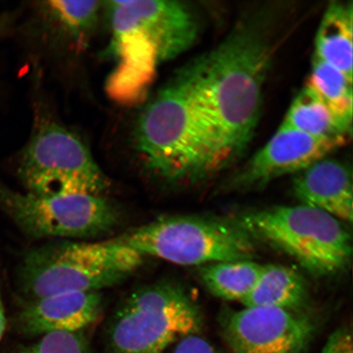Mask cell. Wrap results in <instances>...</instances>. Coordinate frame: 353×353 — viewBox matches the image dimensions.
Here are the masks:
<instances>
[{
    "label": "cell",
    "mask_w": 353,
    "mask_h": 353,
    "mask_svg": "<svg viewBox=\"0 0 353 353\" xmlns=\"http://www.w3.org/2000/svg\"><path fill=\"white\" fill-rule=\"evenodd\" d=\"M262 19L241 21L184 68L213 126L226 165L244 152L261 116L272 46Z\"/></svg>",
    "instance_id": "1"
},
{
    "label": "cell",
    "mask_w": 353,
    "mask_h": 353,
    "mask_svg": "<svg viewBox=\"0 0 353 353\" xmlns=\"http://www.w3.org/2000/svg\"><path fill=\"white\" fill-rule=\"evenodd\" d=\"M134 139L145 169L165 183L198 182L227 166L184 68L144 108Z\"/></svg>",
    "instance_id": "2"
},
{
    "label": "cell",
    "mask_w": 353,
    "mask_h": 353,
    "mask_svg": "<svg viewBox=\"0 0 353 353\" xmlns=\"http://www.w3.org/2000/svg\"><path fill=\"white\" fill-rule=\"evenodd\" d=\"M144 257L117 238L103 241L60 240L30 250L17 268L24 303L70 292L109 288L142 266Z\"/></svg>",
    "instance_id": "3"
},
{
    "label": "cell",
    "mask_w": 353,
    "mask_h": 353,
    "mask_svg": "<svg viewBox=\"0 0 353 353\" xmlns=\"http://www.w3.org/2000/svg\"><path fill=\"white\" fill-rule=\"evenodd\" d=\"M254 241L290 256L316 276L338 274L350 265L352 236L337 219L303 205H280L236 219Z\"/></svg>",
    "instance_id": "4"
},
{
    "label": "cell",
    "mask_w": 353,
    "mask_h": 353,
    "mask_svg": "<svg viewBox=\"0 0 353 353\" xmlns=\"http://www.w3.org/2000/svg\"><path fill=\"white\" fill-rule=\"evenodd\" d=\"M117 239L143 257L181 266L253 260L255 241L237 221L197 215L159 218Z\"/></svg>",
    "instance_id": "5"
},
{
    "label": "cell",
    "mask_w": 353,
    "mask_h": 353,
    "mask_svg": "<svg viewBox=\"0 0 353 353\" xmlns=\"http://www.w3.org/2000/svg\"><path fill=\"white\" fill-rule=\"evenodd\" d=\"M201 308L176 282L141 287L114 313L108 341L113 353H164L172 343L202 327Z\"/></svg>",
    "instance_id": "6"
},
{
    "label": "cell",
    "mask_w": 353,
    "mask_h": 353,
    "mask_svg": "<svg viewBox=\"0 0 353 353\" xmlns=\"http://www.w3.org/2000/svg\"><path fill=\"white\" fill-rule=\"evenodd\" d=\"M19 172L26 192L38 196H105L110 186L85 143L56 123H43L34 132Z\"/></svg>",
    "instance_id": "7"
},
{
    "label": "cell",
    "mask_w": 353,
    "mask_h": 353,
    "mask_svg": "<svg viewBox=\"0 0 353 353\" xmlns=\"http://www.w3.org/2000/svg\"><path fill=\"white\" fill-rule=\"evenodd\" d=\"M0 206L26 236L34 240H88L112 233L121 213L105 196H38L0 185Z\"/></svg>",
    "instance_id": "8"
},
{
    "label": "cell",
    "mask_w": 353,
    "mask_h": 353,
    "mask_svg": "<svg viewBox=\"0 0 353 353\" xmlns=\"http://www.w3.org/2000/svg\"><path fill=\"white\" fill-rule=\"evenodd\" d=\"M219 322L232 353H305L319 328L307 313L278 307H245Z\"/></svg>",
    "instance_id": "9"
},
{
    "label": "cell",
    "mask_w": 353,
    "mask_h": 353,
    "mask_svg": "<svg viewBox=\"0 0 353 353\" xmlns=\"http://www.w3.org/2000/svg\"><path fill=\"white\" fill-rule=\"evenodd\" d=\"M348 142L315 138L280 126L272 139L233 176L234 190L262 188L281 176L299 174Z\"/></svg>",
    "instance_id": "10"
},
{
    "label": "cell",
    "mask_w": 353,
    "mask_h": 353,
    "mask_svg": "<svg viewBox=\"0 0 353 353\" xmlns=\"http://www.w3.org/2000/svg\"><path fill=\"white\" fill-rule=\"evenodd\" d=\"M108 4L119 63L108 79L107 91L119 103L135 104L147 94L160 60L154 44L136 25L123 2Z\"/></svg>",
    "instance_id": "11"
},
{
    "label": "cell",
    "mask_w": 353,
    "mask_h": 353,
    "mask_svg": "<svg viewBox=\"0 0 353 353\" xmlns=\"http://www.w3.org/2000/svg\"><path fill=\"white\" fill-rule=\"evenodd\" d=\"M103 304L99 291L52 294L24 303L16 316V326L32 336L81 332L99 319Z\"/></svg>",
    "instance_id": "12"
},
{
    "label": "cell",
    "mask_w": 353,
    "mask_h": 353,
    "mask_svg": "<svg viewBox=\"0 0 353 353\" xmlns=\"http://www.w3.org/2000/svg\"><path fill=\"white\" fill-rule=\"evenodd\" d=\"M123 3L136 25L154 44L160 61L174 59L195 43L197 21L183 3L165 0H130Z\"/></svg>",
    "instance_id": "13"
},
{
    "label": "cell",
    "mask_w": 353,
    "mask_h": 353,
    "mask_svg": "<svg viewBox=\"0 0 353 353\" xmlns=\"http://www.w3.org/2000/svg\"><path fill=\"white\" fill-rule=\"evenodd\" d=\"M293 192L300 205L352 223V175L342 162L327 158L316 162L294 179Z\"/></svg>",
    "instance_id": "14"
},
{
    "label": "cell",
    "mask_w": 353,
    "mask_h": 353,
    "mask_svg": "<svg viewBox=\"0 0 353 353\" xmlns=\"http://www.w3.org/2000/svg\"><path fill=\"white\" fill-rule=\"evenodd\" d=\"M352 3L334 2L326 8L317 30L315 56L352 79Z\"/></svg>",
    "instance_id": "15"
},
{
    "label": "cell",
    "mask_w": 353,
    "mask_h": 353,
    "mask_svg": "<svg viewBox=\"0 0 353 353\" xmlns=\"http://www.w3.org/2000/svg\"><path fill=\"white\" fill-rule=\"evenodd\" d=\"M308 299L307 282L295 269L284 265H263L245 307H267L303 311Z\"/></svg>",
    "instance_id": "16"
},
{
    "label": "cell",
    "mask_w": 353,
    "mask_h": 353,
    "mask_svg": "<svg viewBox=\"0 0 353 353\" xmlns=\"http://www.w3.org/2000/svg\"><path fill=\"white\" fill-rule=\"evenodd\" d=\"M306 86L323 101L343 129L352 134V79L314 55Z\"/></svg>",
    "instance_id": "17"
},
{
    "label": "cell",
    "mask_w": 353,
    "mask_h": 353,
    "mask_svg": "<svg viewBox=\"0 0 353 353\" xmlns=\"http://www.w3.org/2000/svg\"><path fill=\"white\" fill-rule=\"evenodd\" d=\"M263 266L254 260L215 263L202 266L199 276L215 297L242 303L254 289Z\"/></svg>",
    "instance_id": "18"
},
{
    "label": "cell",
    "mask_w": 353,
    "mask_h": 353,
    "mask_svg": "<svg viewBox=\"0 0 353 353\" xmlns=\"http://www.w3.org/2000/svg\"><path fill=\"white\" fill-rule=\"evenodd\" d=\"M281 126L325 139H345L352 134L344 130L314 92L307 86L291 103Z\"/></svg>",
    "instance_id": "19"
},
{
    "label": "cell",
    "mask_w": 353,
    "mask_h": 353,
    "mask_svg": "<svg viewBox=\"0 0 353 353\" xmlns=\"http://www.w3.org/2000/svg\"><path fill=\"white\" fill-rule=\"evenodd\" d=\"M98 1H50L46 8L57 24L77 41H83L95 25Z\"/></svg>",
    "instance_id": "20"
},
{
    "label": "cell",
    "mask_w": 353,
    "mask_h": 353,
    "mask_svg": "<svg viewBox=\"0 0 353 353\" xmlns=\"http://www.w3.org/2000/svg\"><path fill=\"white\" fill-rule=\"evenodd\" d=\"M17 353H88V346L83 331L57 332L43 335L39 341Z\"/></svg>",
    "instance_id": "21"
},
{
    "label": "cell",
    "mask_w": 353,
    "mask_h": 353,
    "mask_svg": "<svg viewBox=\"0 0 353 353\" xmlns=\"http://www.w3.org/2000/svg\"><path fill=\"white\" fill-rule=\"evenodd\" d=\"M321 353H353L351 328L343 326L334 330L325 343Z\"/></svg>",
    "instance_id": "22"
},
{
    "label": "cell",
    "mask_w": 353,
    "mask_h": 353,
    "mask_svg": "<svg viewBox=\"0 0 353 353\" xmlns=\"http://www.w3.org/2000/svg\"><path fill=\"white\" fill-rule=\"evenodd\" d=\"M173 353H218L211 344L198 334L180 339Z\"/></svg>",
    "instance_id": "23"
},
{
    "label": "cell",
    "mask_w": 353,
    "mask_h": 353,
    "mask_svg": "<svg viewBox=\"0 0 353 353\" xmlns=\"http://www.w3.org/2000/svg\"><path fill=\"white\" fill-rule=\"evenodd\" d=\"M7 320L6 311H4L3 300L2 297L1 289H0V342L3 336L4 331L6 329Z\"/></svg>",
    "instance_id": "24"
}]
</instances>
